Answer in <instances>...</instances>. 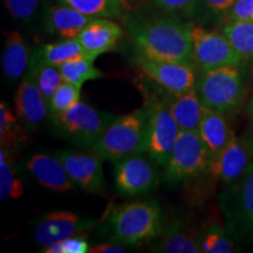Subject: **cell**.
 Wrapping results in <instances>:
<instances>
[{
  "mask_svg": "<svg viewBox=\"0 0 253 253\" xmlns=\"http://www.w3.org/2000/svg\"><path fill=\"white\" fill-rule=\"evenodd\" d=\"M190 26L191 23L163 13L131 19L128 32L137 54L155 60L192 63Z\"/></svg>",
  "mask_w": 253,
  "mask_h": 253,
  "instance_id": "obj_1",
  "label": "cell"
},
{
  "mask_svg": "<svg viewBox=\"0 0 253 253\" xmlns=\"http://www.w3.org/2000/svg\"><path fill=\"white\" fill-rule=\"evenodd\" d=\"M163 213L155 201H142L115 207L108 216L112 240L123 246H137L156 239L162 232Z\"/></svg>",
  "mask_w": 253,
  "mask_h": 253,
  "instance_id": "obj_2",
  "label": "cell"
},
{
  "mask_svg": "<svg viewBox=\"0 0 253 253\" xmlns=\"http://www.w3.org/2000/svg\"><path fill=\"white\" fill-rule=\"evenodd\" d=\"M148 108L114 118L91 151L103 160L118 162L132 155L147 153Z\"/></svg>",
  "mask_w": 253,
  "mask_h": 253,
  "instance_id": "obj_3",
  "label": "cell"
},
{
  "mask_svg": "<svg viewBox=\"0 0 253 253\" xmlns=\"http://www.w3.org/2000/svg\"><path fill=\"white\" fill-rule=\"evenodd\" d=\"M249 75L240 66H226L199 73L196 90L205 108L229 114L242 106L248 91Z\"/></svg>",
  "mask_w": 253,
  "mask_h": 253,
  "instance_id": "obj_4",
  "label": "cell"
},
{
  "mask_svg": "<svg viewBox=\"0 0 253 253\" xmlns=\"http://www.w3.org/2000/svg\"><path fill=\"white\" fill-rule=\"evenodd\" d=\"M50 118L61 137L91 150L115 116L80 101L66 112Z\"/></svg>",
  "mask_w": 253,
  "mask_h": 253,
  "instance_id": "obj_5",
  "label": "cell"
},
{
  "mask_svg": "<svg viewBox=\"0 0 253 253\" xmlns=\"http://www.w3.org/2000/svg\"><path fill=\"white\" fill-rule=\"evenodd\" d=\"M219 207L236 242L253 244V163L221 192Z\"/></svg>",
  "mask_w": 253,
  "mask_h": 253,
  "instance_id": "obj_6",
  "label": "cell"
},
{
  "mask_svg": "<svg viewBox=\"0 0 253 253\" xmlns=\"http://www.w3.org/2000/svg\"><path fill=\"white\" fill-rule=\"evenodd\" d=\"M211 156L197 130H181L164 167V179L169 184L189 181L207 173Z\"/></svg>",
  "mask_w": 253,
  "mask_h": 253,
  "instance_id": "obj_7",
  "label": "cell"
},
{
  "mask_svg": "<svg viewBox=\"0 0 253 253\" xmlns=\"http://www.w3.org/2000/svg\"><path fill=\"white\" fill-rule=\"evenodd\" d=\"M190 38L192 63L199 73L226 66H240L244 62L223 32L207 30L191 23Z\"/></svg>",
  "mask_w": 253,
  "mask_h": 253,
  "instance_id": "obj_8",
  "label": "cell"
},
{
  "mask_svg": "<svg viewBox=\"0 0 253 253\" xmlns=\"http://www.w3.org/2000/svg\"><path fill=\"white\" fill-rule=\"evenodd\" d=\"M148 108L147 154L158 167H166L178 138L179 129L167 101L153 97Z\"/></svg>",
  "mask_w": 253,
  "mask_h": 253,
  "instance_id": "obj_9",
  "label": "cell"
},
{
  "mask_svg": "<svg viewBox=\"0 0 253 253\" xmlns=\"http://www.w3.org/2000/svg\"><path fill=\"white\" fill-rule=\"evenodd\" d=\"M135 63L142 72L169 93L181 94L197 84L199 72L191 62L155 60L136 54Z\"/></svg>",
  "mask_w": 253,
  "mask_h": 253,
  "instance_id": "obj_10",
  "label": "cell"
},
{
  "mask_svg": "<svg viewBox=\"0 0 253 253\" xmlns=\"http://www.w3.org/2000/svg\"><path fill=\"white\" fill-rule=\"evenodd\" d=\"M157 164L143 154L132 155L115 162L114 182L123 196L134 197L150 192L158 184Z\"/></svg>",
  "mask_w": 253,
  "mask_h": 253,
  "instance_id": "obj_11",
  "label": "cell"
},
{
  "mask_svg": "<svg viewBox=\"0 0 253 253\" xmlns=\"http://www.w3.org/2000/svg\"><path fill=\"white\" fill-rule=\"evenodd\" d=\"M253 163V132L248 130L233 140L211 160L207 173L231 184L240 178Z\"/></svg>",
  "mask_w": 253,
  "mask_h": 253,
  "instance_id": "obj_12",
  "label": "cell"
},
{
  "mask_svg": "<svg viewBox=\"0 0 253 253\" xmlns=\"http://www.w3.org/2000/svg\"><path fill=\"white\" fill-rule=\"evenodd\" d=\"M75 185L91 194L104 191L103 158L94 151L60 150L56 153Z\"/></svg>",
  "mask_w": 253,
  "mask_h": 253,
  "instance_id": "obj_13",
  "label": "cell"
},
{
  "mask_svg": "<svg viewBox=\"0 0 253 253\" xmlns=\"http://www.w3.org/2000/svg\"><path fill=\"white\" fill-rule=\"evenodd\" d=\"M95 224L96 220L82 218L69 211H55L45 214L39 220L34 230V240L46 248L69 237L87 233Z\"/></svg>",
  "mask_w": 253,
  "mask_h": 253,
  "instance_id": "obj_14",
  "label": "cell"
},
{
  "mask_svg": "<svg viewBox=\"0 0 253 253\" xmlns=\"http://www.w3.org/2000/svg\"><path fill=\"white\" fill-rule=\"evenodd\" d=\"M15 114L27 130H34L49 115L47 102L36 79L26 73L19 84L14 96Z\"/></svg>",
  "mask_w": 253,
  "mask_h": 253,
  "instance_id": "obj_15",
  "label": "cell"
},
{
  "mask_svg": "<svg viewBox=\"0 0 253 253\" xmlns=\"http://www.w3.org/2000/svg\"><path fill=\"white\" fill-rule=\"evenodd\" d=\"M123 30L109 18H94L77 37L86 53L94 60L115 48Z\"/></svg>",
  "mask_w": 253,
  "mask_h": 253,
  "instance_id": "obj_16",
  "label": "cell"
},
{
  "mask_svg": "<svg viewBox=\"0 0 253 253\" xmlns=\"http://www.w3.org/2000/svg\"><path fill=\"white\" fill-rule=\"evenodd\" d=\"M26 168L39 184L52 191L66 192L74 188V183L56 155L33 154L27 160Z\"/></svg>",
  "mask_w": 253,
  "mask_h": 253,
  "instance_id": "obj_17",
  "label": "cell"
},
{
  "mask_svg": "<svg viewBox=\"0 0 253 253\" xmlns=\"http://www.w3.org/2000/svg\"><path fill=\"white\" fill-rule=\"evenodd\" d=\"M93 19L72 6L59 2L47 8L45 26L50 36L72 39L77 38Z\"/></svg>",
  "mask_w": 253,
  "mask_h": 253,
  "instance_id": "obj_18",
  "label": "cell"
},
{
  "mask_svg": "<svg viewBox=\"0 0 253 253\" xmlns=\"http://www.w3.org/2000/svg\"><path fill=\"white\" fill-rule=\"evenodd\" d=\"M197 131L212 158L217 156L236 136L226 114L210 108H204L203 118Z\"/></svg>",
  "mask_w": 253,
  "mask_h": 253,
  "instance_id": "obj_19",
  "label": "cell"
},
{
  "mask_svg": "<svg viewBox=\"0 0 253 253\" xmlns=\"http://www.w3.org/2000/svg\"><path fill=\"white\" fill-rule=\"evenodd\" d=\"M151 246V251L160 253H199L198 232L189 229L184 221L176 220L162 230Z\"/></svg>",
  "mask_w": 253,
  "mask_h": 253,
  "instance_id": "obj_20",
  "label": "cell"
},
{
  "mask_svg": "<svg viewBox=\"0 0 253 253\" xmlns=\"http://www.w3.org/2000/svg\"><path fill=\"white\" fill-rule=\"evenodd\" d=\"M32 54L23 34L11 31L6 34L2 53V73L9 81L20 80L26 74L31 65Z\"/></svg>",
  "mask_w": 253,
  "mask_h": 253,
  "instance_id": "obj_21",
  "label": "cell"
},
{
  "mask_svg": "<svg viewBox=\"0 0 253 253\" xmlns=\"http://www.w3.org/2000/svg\"><path fill=\"white\" fill-rule=\"evenodd\" d=\"M166 101L181 130H198L205 107L196 88L181 94L168 91Z\"/></svg>",
  "mask_w": 253,
  "mask_h": 253,
  "instance_id": "obj_22",
  "label": "cell"
},
{
  "mask_svg": "<svg viewBox=\"0 0 253 253\" xmlns=\"http://www.w3.org/2000/svg\"><path fill=\"white\" fill-rule=\"evenodd\" d=\"M84 56L90 58L77 38L61 39L37 47L32 53L31 65H49L59 67L63 63Z\"/></svg>",
  "mask_w": 253,
  "mask_h": 253,
  "instance_id": "obj_23",
  "label": "cell"
},
{
  "mask_svg": "<svg viewBox=\"0 0 253 253\" xmlns=\"http://www.w3.org/2000/svg\"><path fill=\"white\" fill-rule=\"evenodd\" d=\"M199 246L203 253H232L236 251V239L226 225L217 221L208 223L198 232Z\"/></svg>",
  "mask_w": 253,
  "mask_h": 253,
  "instance_id": "obj_24",
  "label": "cell"
},
{
  "mask_svg": "<svg viewBox=\"0 0 253 253\" xmlns=\"http://www.w3.org/2000/svg\"><path fill=\"white\" fill-rule=\"evenodd\" d=\"M27 129L4 101L0 103V144L6 149L14 150L26 143Z\"/></svg>",
  "mask_w": 253,
  "mask_h": 253,
  "instance_id": "obj_25",
  "label": "cell"
},
{
  "mask_svg": "<svg viewBox=\"0 0 253 253\" xmlns=\"http://www.w3.org/2000/svg\"><path fill=\"white\" fill-rule=\"evenodd\" d=\"M14 150L1 147L0 150V198L18 199L24 195V186L13 167Z\"/></svg>",
  "mask_w": 253,
  "mask_h": 253,
  "instance_id": "obj_26",
  "label": "cell"
},
{
  "mask_svg": "<svg viewBox=\"0 0 253 253\" xmlns=\"http://www.w3.org/2000/svg\"><path fill=\"white\" fill-rule=\"evenodd\" d=\"M221 32L243 61L253 62V21L225 23Z\"/></svg>",
  "mask_w": 253,
  "mask_h": 253,
  "instance_id": "obj_27",
  "label": "cell"
},
{
  "mask_svg": "<svg viewBox=\"0 0 253 253\" xmlns=\"http://www.w3.org/2000/svg\"><path fill=\"white\" fill-rule=\"evenodd\" d=\"M58 1L72 6L91 18H120L122 17L123 11L126 9L122 0H58Z\"/></svg>",
  "mask_w": 253,
  "mask_h": 253,
  "instance_id": "obj_28",
  "label": "cell"
},
{
  "mask_svg": "<svg viewBox=\"0 0 253 253\" xmlns=\"http://www.w3.org/2000/svg\"><path fill=\"white\" fill-rule=\"evenodd\" d=\"M58 68L61 72L63 80L80 87L84 86V84H86L87 81L97 80L104 77L102 71L95 67L94 59L88 58V56L72 60L59 66Z\"/></svg>",
  "mask_w": 253,
  "mask_h": 253,
  "instance_id": "obj_29",
  "label": "cell"
},
{
  "mask_svg": "<svg viewBox=\"0 0 253 253\" xmlns=\"http://www.w3.org/2000/svg\"><path fill=\"white\" fill-rule=\"evenodd\" d=\"M28 73H31L36 79L38 86L47 102L52 99L56 89L61 86L63 77L60 69L55 66L49 65H30Z\"/></svg>",
  "mask_w": 253,
  "mask_h": 253,
  "instance_id": "obj_30",
  "label": "cell"
},
{
  "mask_svg": "<svg viewBox=\"0 0 253 253\" xmlns=\"http://www.w3.org/2000/svg\"><path fill=\"white\" fill-rule=\"evenodd\" d=\"M81 88L82 87L71 84V82L63 81L61 86L56 89L52 96V99L48 101L49 115L66 112L78 102H80Z\"/></svg>",
  "mask_w": 253,
  "mask_h": 253,
  "instance_id": "obj_31",
  "label": "cell"
},
{
  "mask_svg": "<svg viewBox=\"0 0 253 253\" xmlns=\"http://www.w3.org/2000/svg\"><path fill=\"white\" fill-rule=\"evenodd\" d=\"M151 5L164 14L195 18L198 0H150Z\"/></svg>",
  "mask_w": 253,
  "mask_h": 253,
  "instance_id": "obj_32",
  "label": "cell"
},
{
  "mask_svg": "<svg viewBox=\"0 0 253 253\" xmlns=\"http://www.w3.org/2000/svg\"><path fill=\"white\" fill-rule=\"evenodd\" d=\"M236 0H198L195 18L198 20L217 19L224 23L227 12Z\"/></svg>",
  "mask_w": 253,
  "mask_h": 253,
  "instance_id": "obj_33",
  "label": "cell"
},
{
  "mask_svg": "<svg viewBox=\"0 0 253 253\" xmlns=\"http://www.w3.org/2000/svg\"><path fill=\"white\" fill-rule=\"evenodd\" d=\"M90 246L87 240V233H81L60 240L54 244L42 248L43 253H87Z\"/></svg>",
  "mask_w": 253,
  "mask_h": 253,
  "instance_id": "obj_34",
  "label": "cell"
},
{
  "mask_svg": "<svg viewBox=\"0 0 253 253\" xmlns=\"http://www.w3.org/2000/svg\"><path fill=\"white\" fill-rule=\"evenodd\" d=\"M5 6L14 19L30 21L36 17L40 6V0H4Z\"/></svg>",
  "mask_w": 253,
  "mask_h": 253,
  "instance_id": "obj_35",
  "label": "cell"
},
{
  "mask_svg": "<svg viewBox=\"0 0 253 253\" xmlns=\"http://www.w3.org/2000/svg\"><path fill=\"white\" fill-rule=\"evenodd\" d=\"M235 21H253V0H236L227 12L224 24Z\"/></svg>",
  "mask_w": 253,
  "mask_h": 253,
  "instance_id": "obj_36",
  "label": "cell"
},
{
  "mask_svg": "<svg viewBox=\"0 0 253 253\" xmlns=\"http://www.w3.org/2000/svg\"><path fill=\"white\" fill-rule=\"evenodd\" d=\"M126 250L121 244H112V243H103L91 246L89 253H125Z\"/></svg>",
  "mask_w": 253,
  "mask_h": 253,
  "instance_id": "obj_37",
  "label": "cell"
},
{
  "mask_svg": "<svg viewBox=\"0 0 253 253\" xmlns=\"http://www.w3.org/2000/svg\"><path fill=\"white\" fill-rule=\"evenodd\" d=\"M145 2V0H122V4L126 9H136Z\"/></svg>",
  "mask_w": 253,
  "mask_h": 253,
  "instance_id": "obj_38",
  "label": "cell"
},
{
  "mask_svg": "<svg viewBox=\"0 0 253 253\" xmlns=\"http://www.w3.org/2000/svg\"><path fill=\"white\" fill-rule=\"evenodd\" d=\"M246 113H248V118L250 120V128L249 130H251L253 132V94L250 97L248 108H246Z\"/></svg>",
  "mask_w": 253,
  "mask_h": 253,
  "instance_id": "obj_39",
  "label": "cell"
}]
</instances>
